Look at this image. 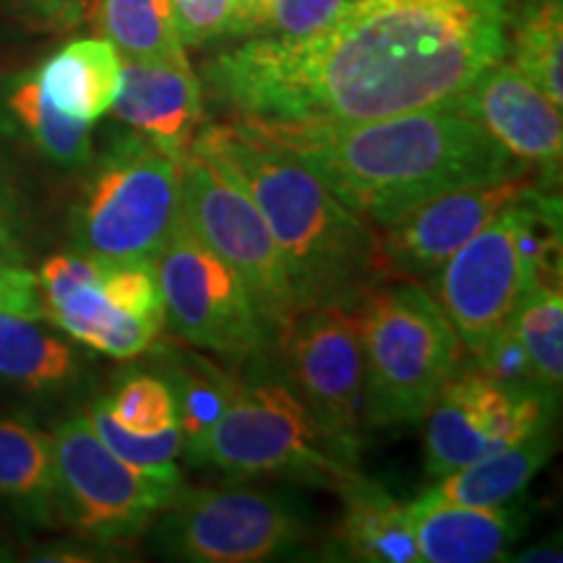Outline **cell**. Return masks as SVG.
<instances>
[{"instance_id": "cell-1", "label": "cell", "mask_w": 563, "mask_h": 563, "mask_svg": "<svg viewBox=\"0 0 563 563\" xmlns=\"http://www.w3.org/2000/svg\"><path fill=\"white\" fill-rule=\"evenodd\" d=\"M509 21V0H350L308 37L217 55L207 81L243 121H382L456 100L506 58Z\"/></svg>"}, {"instance_id": "cell-2", "label": "cell", "mask_w": 563, "mask_h": 563, "mask_svg": "<svg viewBox=\"0 0 563 563\" xmlns=\"http://www.w3.org/2000/svg\"><path fill=\"white\" fill-rule=\"evenodd\" d=\"M249 123L287 146L376 230L439 194L532 173L452 108L363 123Z\"/></svg>"}, {"instance_id": "cell-3", "label": "cell", "mask_w": 563, "mask_h": 563, "mask_svg": "<svg viewBox=\"0 0 563 563\" xmlns=\"http://www.w3.org/2000/svg\"><path fill=\"white\" fill-rule=\"evenodd\" d=\"M191 154L249 196L285 258L298 308L361 306L389 279L382 238L287 146L249 121L196 133Z\"/></svg>"}, {"instance_id": "cell-4", "label": "cell", "mask_w": 563, "mask_h": 563, "mask_svg": "<svg viewBox=\"0 0 563 563\" xmlns=\"http://www.w3.org/2000/svg\"><path fill=\"white\" fill-rule=\"evenodd\" d=\"M368 426L418 422L460 368L462 342L420 282L389 277L357 306Z\"/></svg>"}, {"instance_id": "cell-5", "label": "cell", "mask_w": 563, "mask_h": 563, "mask_svg": "<svg viewBox=\"0 0 563 563\" xmlns=\"http://www.w3.org/2000/svg\"><path fill=\"white\" fill-rule=\"evenodd\" d=\"M183 162L144 136L102 159L74 209V243L102 264L157 262L183 220Z\"/></svg>"}, {"instance_id": "cell-6", "label": "cell", "mask_w": 563, "mask_h": 563, "mask_svg": "<svg viewBox=\"0 0 563 563\" xmlns=\"http://www.w3.org/2000/svg\"><path fill=\"white\" fill-rule=\"evenodd\" d=\"M191 460L214 464L230 481L287 475L336 490L361 475L329 452L308 407L282 382L241 384Z\"/></svg>"}, {"instance_id": "cell-7", "label": "cell", "mask_w": 563, "mask_h": 563, "mask_svg": "<svg viewBox=\"0 0 563 563\" xmlns=\"http://www.w3.org/2000/svg\"><path fill=\"white\" fill-rule=\"evenodd\" d=\"M53 456V519L102 543L136 538L180 493V477L141 473L118 460L87 415L55 428Z\"/></svg>"}, {"instance_id": "cell-8", "label": "cell", "mask_w": 563, "mask_h": 563, "mask_svg": "<svg viewBox=\"0 0 563 563\" xmlns=\"http://www.w3.org/2000/svg\"><path fill=\"white\" fill-rule=\"evenodd\" d=\"M295 394L336 460L355 467L365 420V355L357 306L302 308L277 342Z\"/></svg>"}, {"instance_id": "cell-9", "label": "cell", "mask_w": 563, "mask_h": 563, "mask_svg": "<svg viewBox=\"0 0 563 563\" xmlns=\"http://www.w3.org/2000/svg\"><path fill=\"white\" fill-rule=\"evenodd\" d=\"M183 217L241 279L269 340L277 344L300 313L290 274L264 217L241 188L207 162L188 154L183 162Z\"/></svg>"}, {"instance_id": "cell-10", "label": "cell", "mask_w": 563, "mask_h": 563, "mask_svg": "<svg viewBox=\"0 0 563 563\" xmlns=\"http://www.w3.org/2000/svg\"><path fill=\"white\" fill-rule=\"evenodd\" d=\"M159 543L183 561L256 563L290 551L306 538L298 506L253 488L194 490L162 511Z\"/></svg>"}, {"instance_id": "cell-11", "label": "cell", "mask_w": 563, "mask_h": 563, "mask_svg": "<svg viewBox=\"0 0 563 563\" xmlns=\"http://www.w3.org/2000/svg\"><path fill=\"white\" fill-rule=\"evenodd\" d=\"M154 266L165 323L186 342L230 357L251 355L272 342L241 279L188 228L186 217Z\"/></svg>"}, {"instance_id": "cell-12", "label": "cell", "mask_w": 563, "mask_h": 563, "mask_svg": "<svg viewBox=\"0 0 563 563\" xmlns=\"http://www.w3.org/2000/svg\"><path fill=\"white\" fill-rule=\"evenodd\" d=\"M553 399L540 391L509 389L477 368L452 373L422 418L426 470L443 477L464 464L522 441L551 420Z\"/></svg>"}, {"instance_id": "cell-13", "label": "cell", "mask_w": 563, "mask_h": 563, "mask_svg": "<svg viewBox=\"0 0 563 563\" xmlns=\"http://www.w3.org/2000/svg\"><path fill=\"white\" fill-rule=\"evenodd\" d=\"M517 199L506 203L431 279L435 300L462 347L473 355L511 321L534 282L519 245Z\"/></svg>"}, {"instance_id": "cell-14", "label": "cell", "mask_w": 563, "mask_h": 563, "mask_svg": "<svg viewBox=\"0 0 563 563\" xmlns=\"http://www.w3.org/2000/svg\"><path fill=\"white\" fill-rule=\"evenodd\" d=\"M532 186V173H527L456 188L402 211L397 220L378 228L391 277L431 282L470 238Z\"/></svg>"}, {"instance_id": "cell-15", "label": "cell", "mask_w": 563, "mask_h": 563, "mask_svg": "<svg viewBox=\"0 0 563 563\" xmlns=\"http://www.w3.org/2000/svg\"><path fill=\"white\" fill-rule=\"evenodd\" d=\"M443 108L467 115L532 170H559L563 154L561 104L514 63H493Z\"/></svg>"}, {"instance_id": "cell-16", "label": "cell", "mask_w": 563, "mask_h": 563, "mask_svg": "<svg viewBox=\"0 0 563 563\" xmlns=\"http://www.w3.org/2000/svg\"><path fill=\"white\" fill-rule=\"evenodd\" d=\"M110 110L167 157L186 162L203 121L201 81L188 60H123Z\"/></svg>"}, {"instance_id": "cell-17", "label": "cell", "mask_w": 563, "mask_h": 563, "mask_svg": "<svg viewBox=\"0 0 563 563\" xmlns=\"http://www.w3.org/2000/svg\"><path fill=\"white\" fill-rule=\"evenodd\" d=\"M420 561L493 563L504 561L519 525L506 506H462L420 496L410 504Z\"/></svg>"}, {"instance_id": "cell-18", "label": "cell", "mask_w": 563, "mask_h": 563, "mask_svg": "<svg viewBox=\"0 0 563 563\" xmlns=\"http://www.w3.org/2000/svg\"><path fill=\"white\" fill-rule=\"evenodd\" d=\"M123 58L108 40H76L42 63V95L60 112L79 121H100L121 89Z\"/></svg>"}, {"instance_id": "cell-19", "label": "cell", "mask_w": 563, "mask_h": 563, "mask_svg": "<svg viewBox=\"0 0 563 563\" xmlns=\"http://www.w3.org/2000/svg\"><path fill=\"white\" fill-rule=\"evenodd\" d=\"M551 452L553 422L548 420L522 441L443 475L441 483L422 496L433 498V501L481 506V509L504 506L527 488V483L538 475Z\"/></svg>"}, {"instance_id": "cell-20", "label": "cell", "mask_w": 563, "mask_h": 563, "mask_svg": "<svg viewBox=\"0 0 563 563\" xmlns=\"http://www.w3.org/2000/svg\"><path fill=\"white\" fill-rule=\"evenodd\" d=\"M344 517L336 538L342 551L355 561L418 563L410 504H399L363 475L344 483Z\"/></svg>"}, {"instance_id": "cell-21", "label": "cell", "mask_w": 563, "mask_h": 563, "mask_svg": "<svg viewBox=\"0 0 563 563\" xmlns=\"http://www.w3.org/2000/svg\"><path fill=\"white\" fill-rule=\"evenodd\" d=\"M100 285L102 282H89V285L74 287L60 298L42 302V319H51L74 340L118 357V361H129V357L150 350L157 340L162 321L139 319V316L118 311L104 300Z\"/></svg>"}, {"instance_id": "cell-22", "label": "cell", "mask_w": 563, "mask_h": 563, "mask_svg": "<svg viewBox=\"0 0 563 563\" xmlns=\"http://www.w3.org/2000/svg\"><path fill=\"white\" fill-rule=\"evenodd\" d=\"M89 16L123 60H188L170 0H95Z\"/></svg>"}, {"instance_id": "cell-23", "label": "cell", "mask_w": 563, "mask_h": 563, "mask_svg": "<svg viewBox=\"0 0 563 563\" xmlns=\"http://www.w3.org/2000/svg\"><path fill=\"white\" fill-rule=\"evenodd\" d=\"M53 435L21 420H0V498L53 522Z\"/></svg>"}, {"instance_id": "cell-24", "label": "cell", "mask_w": 563, "mask_h": 563, "mask_svg": "<svg viewBox=\"0 0 563 563\" xmlns=\"http://www.w3.org/2000/svg\"><path fill=\"white\" fill-rule=\"evenodd\" d=\"M76 373V355L34 319L0 313V378L24 391H45Z\"/></svg>"}, {"instance_id": "cell-25", "label": "cell", "mask_w": 563, "mask_h": 563, "mask_svg": "<svg viewBox=\"0 0 563 563\" xmlns=\"http://www.w3.org/2000/svg\"><path fill=\"white\" fill-rule=\"evenodd\" d=\"M511 63L555 104L563 102V5L561 0H530L511 13Z\"/></svg>"}, {"instance_id": "cell-26", "label": "cell", "mask_w": 563, "mask_h": 563, "mask_svg": "<svg viewBox=\"0 0 563 563\" xmlns=\"http://www.w3.org/2000/svg\"><path fill=\"white\" fill-rule=\"evenodd\" d=\"M9 110L21 129L47 159L66 167L87 165L91 159L89 125L79 118H70L42 95L34 76L21 79L9 95Z\"/></svg>"}, {"instance_id": "cell-27", "label": "cell", "mask_w": 563, "mask_h": 563, "mask_svg": "<svg viewBox=\"0 0 563 563\" xmlns=\"http://www.w3.org/2000/svg\"><path fill=\"white\" fill-rule=\"evenodd\" d=\"M511 327L530 355L540 386L555 399L563 378L561 282H534L514 311Z\"/></svg>"}, {"instance_id": "cell-28", "label": "cell", "mask_w": 563, "mask_h": 563, "mask_svg": "<svg viewBox=\"0 0 563 563\" xmlns=\"http://www.w3.org/2000/svg\"><path fill=\"white\" fill-rule=\"evenodd\" d=\"M175 397V418L183 433V452L196 454L214 422L228 410L230 399L241 389V382L222 373L207 361L178 365L167 378Z\"/></svg>"}, {"instance_id": "cell-29", "label": "cell", "mask_w": 563, "mask_h": 563, "mask_svg": "<svg viewBox=\"0 0 563 563\" xmlns=\"http://www.w3.org/2000/svg\"><path fill=\"white\" fill-rule=\"evenodd\" d=\"M87 420L89 426L95 428V433L100 435L104 446H108L118 460H123L125 464H131V467L141 470V473L180 477L178 464H175V460L183 454V433L178 422L167 428V431H159L152 435L131 433L110 418L108 407H104L102 399L89 407Z\"/></svg>"}, {"instance_id": "cell-30", "label": "cell", "mask_w": 563, "mask_h": 563, "mask_svg": "<svg viewBox=\"0 0 563 563\" xmlns=\"http://www.w3.org/2000/svg\"><path fill=\"white\" fill-rule=\"evenodd\" d=\"M102 402L118 426L139 435L167 431L178 422L170 384L159 376H133Z\"/></svg>"}, {"instance_id": "cell-31", "label": "cell", "mask_w": 563, "mask_h": 563, "mask_svg": "<svg viewBox=\"0 0 563 563\" xmlns=\"http://www.w3.org/2000/svg\"><path fill=\"white\" fill-rule=\"evenodd\" d=\"M100 292L118 311L165 323V302H162L157 266L152 262L108 264Z\"/></svg>"}, {"instance_id": "cell-32", "label": "cell", "mask_w": 563, "mask_h": 563, "mask_svg": "<svg viewBox=\"0 0 563 563\" xmlns=\"http://www.w3.org/2000/svg\"><path fill=\"white\" fill-rule=\"evenodd\" d=\"M350 0H269L253 37L300 40L332 21Z\"/></svg>"}, {"instance_id": "cell-33", "label": "cell", "mask_w": 563, "mask_h": 563, "mask_svg": "<svg viewBox=\"0 0 563 563\" xmlns=\"http://www.w3.org/2000/svg\"><path fill=\"white\" fill-rule=\"evenodd\" d=\"M475 357H477V368H481L488 378H493L496 384L509 386V389L540 391L545 394V397H551V394L540 386L530 355H527L525 344L519 342L517 332H514L511 321L506 323L501 332L493 336V340L485 344Z\"/></svg>"}, {"instance_id": "cell-34", "label": "cell", "mask_w": 563, "mask_h": 563, "mask_svg": "<svg viewBox=\"0 0 563 563\" xmlns=\"http://www.w3.org/2000/svg\"><path fill=\"white\" fill-rule=\"evenodd\" d=\"M183 47H201L228 34L232 0H170Z\"/></svg>"}, {"instance_id": "cell-35", "label": "cell", "mask_w": 563, "mask_h": 563, "mask_svg": "<svg viewBox=\"0 0 563 563\" xmlns=\"http://www.w3.org/2000/svg\"><path fill=\"white\" fill-rule=\"evenodd\" d=\"M5 3L34 30L68 32L89 16L95 0H5Z\"/></svg>"}, {"instance_id": "cell-36", "label": "cell", "mask_w": 563, "mask_h": 563, "mask_svg": "<svg viewBox=\"0 0 563 563\" xmlns=\"http://www.w3.org/2000/svg\"><path fill=\"white\" fill-rule=\"evenodd\" d=\"M0 313L42 319L40 279L19 266H0Z\"/></svg>"}, {"instance_id": "cell-37", "label": "cell", "mask_w": 563, "mask_h": 563, "mask_svg": "<svg viewBox=\"0 0 563 563\" xmlns=\"http://www.w3.org/2000/svg\"><path fill=\"white\" fill-rule=\"evenodd\" d=\"M266 5H269V0H232L228 34H235V37H253Z\"/></svg>"}, {"instance_id": "cell-38", "label": "cell", "mask_w": 563, "mask_h": 563, "mask_svg": "<svg viewBox=\"0 0 563 563\" xmlns=\"http://www.w3.org/2000/svg\"><path fill=\"white\" fill-rule=\"evenodd\" d=\"M517 561H561V551L551 545H540L525 551V555H517Z\"/></svg>"}, {"instance_id": "cell-39", "label": "cell", "mask_w": 563, "mask_h": 563, "mask_svg": "<svg viewBox=\"0 0 563 563\" xmlns=\"http://www.w3.org/2000/svg\"><path fill=\"white\" fill-rule=\"evenodd\" d=\"M5 559V553H3V548H0V561H3Z\"/></svg>"}]
</instances>
